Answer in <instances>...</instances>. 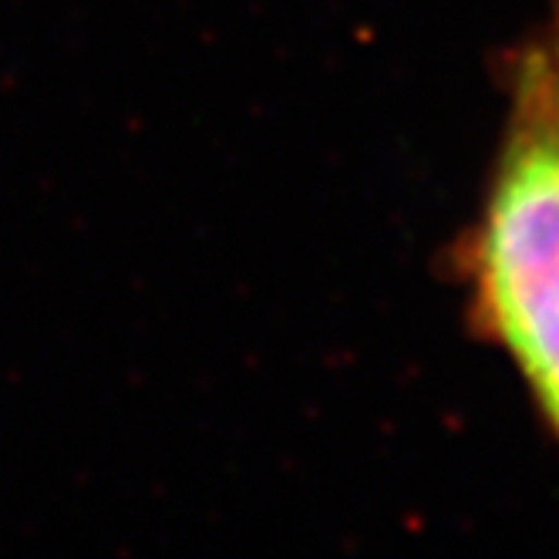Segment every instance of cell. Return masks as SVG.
<instances>
[{
	"label": "cell",
	"instance_id": "7a4b0ae2",
	"mask_svg": "<svg viewBox=\"0 0 559 559\" xmlns=\"http://www.w3.org/2000/svg\"><path fill=\"white\" fill-rule=\"evenodd\" d=\"M556 31H559V24H556Z\"/></svg>",
	"mask_w": 559,
	"mask_h": 559
},
{
	"label": "cell",
	"instance_id": "6da1fadb",
	"mask_svg": "<svg viewBox=\"0 0 559 559\" xmlns=\"http://www.w3.org/2000/svg\"><path fill=\"white\" fill-rule=\"evenodd\" d=\"M475 304L559 438V31L519 58L475 236Z\"/></svg>",
	"mask_w": 559,
	"mask_h": 559
}]
</instances>
